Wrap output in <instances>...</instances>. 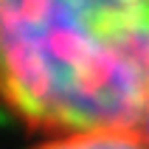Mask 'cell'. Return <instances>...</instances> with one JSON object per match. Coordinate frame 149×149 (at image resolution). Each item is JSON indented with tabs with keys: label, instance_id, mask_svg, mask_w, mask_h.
Here are the masks:
<instances>
[{
	"label": "cell",
	"instance_id": "1",
	"mask_svg": "<svg viewBox=\"0 0 149 149\" xmlns=\"http://www.w3.org/2000/svg\"><path fill=\"white\" fill-rule=\"evenodd\" d=\"M149 101V0H0V104L48 135L130 132Z\"/></svg>",
	"mask_w": 149,
	"mask_h": 149
},
{
	"label": "cell",
	"instance_id": "3",
	"mask_svg": "<svg viewBox=\"0 0 149 149\" xmlns=\"http://www.w3.org/2000/svg\"><path fill=\"white\" fill-rule=\"evenodd\" d=\"M135 132L141 135V141L149 146V101H146V110H143L141 121H138V127H135Z\"/></svg>",
	"mask_w": 149,
	"mask_h": 149
},
{
	"label": "cell",
	"instance_id": "2",
	"mask_svg": "<svg viewBox=\"0 0 149 149\" xmlns=\"http://www.w3.org/2000/svg\"><path fill=\"white\" fill-rule=\"evenodd\" d=\"M34 149H149L141 135L130 132H70V135H48Z\"/></svg>",
	"mask_w": 149,
	"mask_h": 149
}]
</instances>
